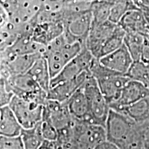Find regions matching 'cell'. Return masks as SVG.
I'll return each mask as SVG.
<instances>
[{"instance_id": "obj_27", "label": "cell", "mask_w": 149, "mask_h": 149, "mask_svg": "<svg viewBox=\"0 0 149 149\" xmlns=\"http://www.w3.org/2000/svg\"><path fill=\"white\" fill-rule=\"evenodd\" d=\"M15 95L9 90L5 81L2 79H0V105L1 107L8 106Z\"/></svg>"}, {"instance_id": "obj_30", "label": "cell", "mask_w": 149, "mask_h": 149, "mask_svg": "<svg viewBox=\"0 0 149 149\" xmlns=\"http://www.w3.org/2000/svg\"><path fill=\"white\" fill-rule=\"evenodd\" d=\"M38 149H58V146H57L56 141H49L44 139Z\"/></svg>"}, {"instance_id": "obj_2", "label": "cell", "mask_w": 149, "mask_h": 149, "mask_svg": "<svg viewBox=\"0 0 149 149\" xmlns=\"http://www.w3.org/2000/svg\"><path fill=\"white\" fill-rule=\"evenodd\" d=\"M84 46L79 42H70L64 33L51 41L43 53L47 61L51 77H55Z\"/></svg>"}, {"instance_id": "obj_24", "label": "cell", "mask_w": 149, "mask_h": 149, "mask_svg": "<svg viewBox=\"0 0 149 149\" xmlns=\"http://www.w3.org/2000/svg\"><path fill=\"white\" fill-rule=\"evenodd\" d=\"M111 5L104 0H91V12L93 22L100 23L109 20Z\"/></svg>"}, {"instance_id": "obj_17", "label": "cell", "mask_w": 149, "mask_h": 149, "mask_svg": "<svg viewBox=\"0 0 149 149\" xmlns=\"http://www.w3.org/2000/svg\"><path fill=\"white\" fill-rule=\"evenodd\" d=\"M23 129L13 111L8 106L0 109V136L19 137Z\"/></svg>"}, {"instance_id": "obj_26", "label": "cell", "mask_w": 149, "mask_h": 149, "mask_svg": "<svg viewBox=\"0 0 149 149\" xmlns=\"http://www.w3.org/2000/svg\"><path fill=\"white\" fill-rule=\"evenodd\" d=\"M0 149H24L20 136L8 137L0 136Z\"/></svg>"}, {"instance_id": "obj_3", "label": "cell", "mask_w": 149, "mask_h": 149, "mask_svg": "<svg viewBox=\"0 0 149 149\" xmlns=\"http://www.w3.org/2000/svg\"><path fill=\"white\" fill-rule=\"evenodd\" d=\"M90 73L96 79L109 105L119 100L124 86L130 80L126 75L107 68L97 59L91 66Z\"/></svg>"}, {"instance_id": "obj_14", "label": "cell", "mask_w": 149, "mask_h": 149, "mask_svg": "<svg viewBox=\"0 0 149 149\" xmlns=\"http://www.w3.org/2000/svg\"><path fill=\"white\" fill-rule=\"evenodd\" d=\"M146 97H149V88L142 84L130 79L124 86L119 100L110 104V108L115 109L125 107Z\"/></svg>"}, {"instance_id": "obj_6", "label": "cell", "mask_w": 149, "mask_h": 149, "mask_svg": "<svg viewBox=\"0 0 149 149\" xmlns=\"http://www.w3.org/2000/svg\"><path fill=\"white\" fill-rule=\"evenodd\" d=\"M72 130L74 143L79 149H95L107 140V131L102 126L73 119Z\"/></svg>"}, {"instance_id": "obj_21", "label": "cell", "mask_w": 149, "mask_h": 149, "mask_svg": "<svg viewBox=\"0 0 149 149\" xmlns=\"http://www.w3.org/2000/svg\"><path fill=\"white\" fill-rule=\"evenodd\" d=\"M125 75L130 80L142 84L149 88V64L141 60L134 61Z\"/></svg>"}, {"instance_id": "obj_8", "label": "cell", "mask_w": 149, "mask_h": 149, "mask_svg": "<svg viewBox=\"0 0 149 149\" xmlns=\"http://www.w3.org/2000/svg\"><path fill=\"white\" fill-rule=\"evenodd\" d=\"M96 58L84 46L81 51L68 62L55 77L52 78V86L77 77L84 72H90V69Z\"/></svg>"}, {"instance_id": "obj_13", "label": "cell", "mask_w": 149, "mask_h": 149, "mask_svg": "<svg viewBox=\"0 0 149 149\" xmlns=\"http://www.w3.org/2000/svg\"><path fill=\"white\" fill-rule=\"evenodd\" d=\"M90 75V72H84L74 79L52 86L47 93V99L59 102H66L76 91L82 86Z\"/></svg>"}, {"instance_id": "obj_5", "label": "cell", "mask_w": 149, "mask_h": 149, "mask_svg": "<svg viewBox=\"0 0 149 149\" xmlns=\"http://www.w3.org/2000/svg\"><path fill=\"white\" fill-rule=\"evenodd\" d=\"M2 79L15 96L28 101L42 104L46 103L47 93L40 88L29 73L11 75L8 79Z\"/></svg>"}, {"instance_id": "obj_12", "label": "cell", "mask_w": 149, "mask_h": 149, "mask_svg": "<svg viewBox=\"0 0 149 149\" xmlns=\"http://www.w3.org/2000/svg\"><path fill=\"white\" fill-rule=\"evenodd\" d=\"M98 60L109 69L124 75L127 73L134 61L124 44L116 51L104 56Z\"/></svg>"}, {"instance_id": "obj_4", "label": "cell", "mask_w": 149, "mask_h": 149, "mask_svg": "<svg viewBox=\"0 0 149 149\" xmlns=\"http://www.w3.org/2000/svg\"><path fill=\"white\" fill-rule=\"evenodd\" d=\"M81 88L88 100L90 113L95 124L105 127L111 108L96 79L91 74Z\"/></svg>"}, {"instance_id": "obj_20", "label": "cell", "mask_w": 149, "mask_h": 149, "mask_svg": "<svg viewBox=\"0 0 149 149\" xmlns=\"http://www.w3.org/2000/svg\"><path fill=\"white\" fill-rule=\"evenodd\" d=\"M21 137L24 149H38L44 141L40 128V122L31 128H23Z\"/></svg>"}, {"instance_id": "obj_29", "label": "cell", "mask_w": 149, "mask_h": 149, "mask_svg": "<svg viewBox=\"0 0 149 149\" xmlns=\"http://www.w3.org/2000/svg\"><path fill=\"white\" fill-rule=\"evenodd\" d=\"M140 60L146 64H149V38L146 37H145L141 48Z\"/></svg>"}, {"instance_id": "obj_31", "label": "cell", "mask_w": 149, "mask_h": 149, "mask_svg": "<svg viewBox=\"0 0 149 149\" xmlns=\"http://www.w3.org/2000/svg\"><path fill=\"white\" fill-rule=\"evenodd\" d=\"M95 149H120L119 147H117L116 145H115L113 143L106 140L99 144L97 146Z\"/></svg>"}, {"instance_id": "obj_22", "label": "cell", "mask_w": 149, "mask_h": 149, "mask_svg": "<svg viewBox=\"0 0 149 149\" xmlns=\"http://www.w3.org/2000/svg\"><path fill=\"white\" fill-rule=\"evenodd\" d=\"M137 8L133 0H117L111 5L109 19L115 24H119L120 20L130 10H137Z\"/></svg>"}, {"instance_id": "obj_7", "label": "cell", "mask_w": 149, "mask_h": 149, "mask_svg": "<svg viewBox=\"0 0 149 149\" xmlns=\"http://www.w3.org/2000/svg\"><path fill=\"white\" fill-rule=\"evenodd\" d=\"M44 104L28 101L15 95L9 107L23 128H31L42 121Z\"/></svg>"}, {"instance_id": "obj_15", "label": "cell", "mask_w": 149, "mask_h": 149, "mask_svg": "<svg viewBox=\"0 0 149 149\" xmlns=\"http://www.w3.org/2000/svg\"><path fill=\"white\" fill-rule=\"evenodd\" d=\"M65 102L74 120L89 124H96L90 113L88 100L81 87Z\"/></svg>"}, {"instance_id": "obj_28", "label": "cell", "mask_w": 149, "mask_h": 149, "mask_svg": "<svg viewBox=\"0 0 149 149\" xmlns=\"http://www.w3.org/2000/svg\"><path fill=\"white\" fill-rule=\"evenodd\" d=\"M139 125L140 126L141 144L144 149H149V122Z\"/></svg>"}, {"instance_id": "obj_25", "label": "cell", "mask_w": 149, "mask_h": 149, "mask_svg": "<svg viewBox=\"0 0 149 149\" xmlns=\"http://www.w3.org/2000/svg\"><path fill=\"white\" fill-rule=\"evenodd\" d=\"M40 128L42 136L45 140L56 141L58 136V131L53 123L48 119L42 118L40 122Z\"/></svg>"}, {"instance_id": "obj_11", "label": "cell", "mask_w": 149, "mask_h": 149, "mask_svg": "<svg viewBox=\"0 0 149 149\" xmlns=\"http://www.w3.org/2000/svg\"><path fill=\"white\" fill-rule=\"evenodd\" d=\"M40 53L19 55L8 62H1V78L8 79L11 75L26 74L37 59L42 57Z\"/></svg>"}, {"instance_id": "obj_1", "label": "cell", "mask_w": 149, "mask_h": 149, "mask_svg": "<svg viewBox=\"0 0 149 149\" xmlns=\"http://www.w3.org/2000/svg\"><path fill=\"white\" fill-rule=\"evenodd\" d=\"M105 128L107 140L120 149H133L142 145L140 126L119 112L111 109Z\"/></svg>"}, {"instance_id": "obj_19", "label": "cell", "mask_w": 149, "mask_h": 149, "mask_svg": "<svg viewBox=\"0 0 149 149\" xmlns=\"http://www.w3.org/2000/svg\"><path fill=\"white\" fill-rule=\"evenodd\" d=\"M27 73L32 77L43 91L46 93H48L51 88L52 77L47 61L44 56L35 61Z\"/></svg>"}, {"instance_id": "obj_18", "label": "cell", "mask_w": 149, "mask_h": 149, "mask_svg": "<svg viewBox=\"0 0 149 149\" xmlns=\"http://www.w3.org/2000/svg\"><path fill=\"white\" fill-rule=\"evenodd\" d=\"M114 110L124 115L137 124L149 122V97H146L130 105Z\"/></svg>"}, {"instance_id": "obj_32", "label": "cell", "mask_w": 149, "mask_h": 149, "mask_svg": "<svg viewBox=\"0 0 149 149\" xmlns=\"http://www.w3.org/2000/svg\"><path fill=\"white\" fill-rule=\"evenodd\" d=\"M137 8L141 10L149 8V0H133Z\"/></svg>"}, {"instance_id": "obj_9", "label": "cell", "mask_w": 149, "mask_h": 149, "mask_svg": "<svg viewBox=\"0 0 149 149\" xmlns=\"http://www.w3.org/2000/svg\"><path fill=\"white\" fill-rule=\"evenodd\" d=\"M118 24L107 20L104 22H93L85 46L97 59H99L102 46L114 33Z\"/></svg>"}, {"instance_id": "obj_16", "label": "cell", "mask_w": 149, "mask_h": 149, "mask_svg": "<svg viewBox=\"0 0 149 149\" xmlns=\"http://www.w3.org/2000/svg\"><path fill=\"white\" fill-rule=\"evenodd\" d=\"M118 24L126 33H138L149 38V23L144 12L140 9L128 12Z\"/></svg>"}, {"instance_id": "obj_23", "label": "cell", "mask_w": 149, "mask_h": 149, "mask_svg": "<svg viewBox=\"0 0 149 149\" xmlns=\"http://www.w3.org/2000/svg\"><path fill=\"white\" fill-rule=\"evenodd\" d=\"M145 37L135 33H126L124 44L127 47L134 61L140 60L141 48Z\"/></svg>"}, {"instance_id": "obj_10", "label": "cell", "mask_w": 149, "mask_h": 149, "mask_svg": "<svg viewBox=\"0 0 149 149\" xmlns=\"http://www.w3.org/2000/svg\"><path fill=\"white\" fill-rule=\"evenodd\" d=\"M42 118L48 119L57 130L68 127L73 122L66 102L48 99L44 106Z\"/></svg>"}]
</instances>
